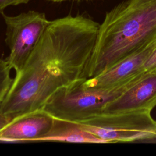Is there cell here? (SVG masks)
<instances>
[{"label":"cell","instance_id":"3957f363","mask_svg":"<svg viewBox=\"0 0 156 156\" xmlns=\"http://www.w3.org/2000/svg\"><path fill=\"white\" fill-rule=\"evenodd\" d=\"M141 75V74H140ZM110 88L85 86L80 80L54 93L42 109L55 118L80 122L102 113L107 103L122 94L140 76Z\"/></svg>","mask_w":156,"mask_h":156},{"label":"cell","instance_id":"7a4b0ae2","mask_svg":"<svg viewBox=\"0 0 156 156\" xmlns=\"http://www.w3.org/2000/svg\"><path fill=\"white\" fill-rule=\"evenodd\" d=\"M156 40V0H126L105 14L83 78L107 71Z\"/></svg>","mask_w":156,"mask_h":156},{"label":"cell","instance_id":"7c38bea8","mask_svg":"<svg viewBox=\"0 0 156 156\" xmlns=\"http://www.w3.org/2000/svg\"><path fill=\"white\" fill-rule=\"evenodd\" d=\"M29 0H0V13L9 5H17L20 4H26Z\"/></svg>","mask_w":156,"mask_h":156},{"label":"cell","instance_id":"9c48e42d","mask_svg":"<svg viewBox=\"0 0 156 156\" xmlns=\"http://www.w3.org/2000/svg\"><path fill=\"white\" fill-rule=\"evenodd\" d=\"M38 141L105 143L103 140L85 130L80 123L55 118L50 131Z\"/></svg>","mask_w":156,"mask_h":156},{"label":"cell","instance_id":"8fae6325","mask_svg":"<svg viewBox=\"0 0 156 156\" xmlns=\"http://www.w3.org/2000/svg\"><path fill=\"white\" fill-rule=\"evenodd\" d=\"M156 69V46L144 62L142 69L144 72Z\"/></svg>","mask_w":156,"mask_h":156},{"label":"cell","instance_id":"8992f818","mask_svg":"<svg viewBox=\"0 0 156 156\" xmlns=\"http://www.w3.org/2000/svg\"><path fill=\"white\" fill-rule=\"evenodd\" d=\"M156 107V69L141 74L119 96L106 104L102 113L152 110Z\"/></svg>","mask_w":156,"mask_h":156},{"label":"cell","instance_id":"5b68a950","mask_svg":"<svg viewBox=\"0 0 156 156\" xmlns=\"http://www.w3.org/2000/svg\"><path fill=\"white\" fill-rule=\"evenodd\" d=\"M5 21V41L9 49L6 60L18 73L41 38L49 21L44 13L30 10L16 16L1 13Z\"/></svg>","mask_w":156,"mask_h":156},{"label":"cell","instance_id":"4fadbf2b","mask_svg":"<svg viewBox=\"0 0 156 156\" xmlns=\"http://www.w3.org/2000/svg\"><path fill=\"white\" fill-rule=\"evenodd\" d=\"M11 120L0 112V130H1L5 126H6Z\"/></svg>","mask_w":156,"mask_h":156},{"label":"cell","instance_id":"ba28073f","mask_svg":"<svg viewBox=\"0 0 156 156\" xmlns=\"http://www.w3.org/2000/svg\"><path fill=\"white\" fill-rule=\"evenodd\" d=\"M54 118L43 109L12 119L0 130V141H38L51 130Z\"/></svg>","mask_w":156,"mask_h":156},{"label":"cell","instance_id":"5bb4252c","mask_svg":"<svg viewBox=\"0 0 156 156\" xmlns=\"http://www.w3.org/2000/svg\"><path fill=\"white\" fill-rule=\"evenodd\" d=\"M54 2H59V1H65V0H50Z\"/></svg>","mask_w":156,"mask_h":156},{"label":"cell","instance_id":"6da1fadb","mask_svg":"<svg viewBox=\"0 0 156 156\" xmlns=\"http://www.w3.org/2000/svg\"><path fill=\"white\" fill-rule=\"evenodd\" d=\"M100 24L83 15L50 21L14 80L0 112L12 119L42 109L58 90L82 80Z\"/></svg>","mask_w":156,"mask_h":156},{"label":"cell","instance_id":"277c9868","mask_svg":"<svg viewBox=\"0 0 156 156\" xmlns=\"http://www.w3.org/2000/svg\"><path fill=\"white\" fill-rule=\"evenodd\" d=\"M77 122L105 143L156 140V120L149 110L101 113Z\"/></svg>","mask_w":156,"mask_h":156},{"label":"cell","instance_id":"30bf717a","mask_svg":"<svg viewBox=\"0 0 156 156\" xmlns=\"http://www.w3.org/2000/svg\"><path fill=\"white\" fill-rule=\"evenodd\" d=\"M11 70L6 59L0 58V105L7 95L14 80L10 76Z\"/></svg>","mask_w":156,"mask_h":156},{"label":"cell","instance_id":"52a82bcc","mask_svg":"<svg viewBox=\"0 0 156 156\" xmlns=\"http://www.w3.org/2000/svg\"><path fill=\"white\" fill-rule=\"evenodd\" d=\"M156 46V40L126 57L107 71L85 79L83 83L88 87L110 88L126 83L143 73V65Z\"/></svg>","mask_w":156,"mask_h":156}]
</instances>
